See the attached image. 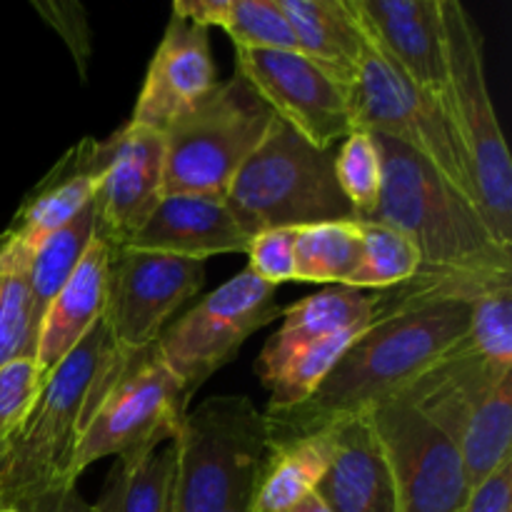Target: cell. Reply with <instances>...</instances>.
Masks as SVG:
<instances>
[{
    "mask_svg": "<svg viewBox=\"0 0 512 512\" xmlns=\"http://www.w3.org/2000/svg\"><path fill=\"white\" fill-rule=\"evenodd\" d=\"M470 308V303L445 300L378 315L308 400L265 413L268 448L318 438L403 393L430 365L463 343L470 328Z\"/></svg>",
    "mask_w": 512,
    "mask_h": 512,
    "instance_id": "1",
    "label": "cell"
},
{
    "mask_svg": "<svg viewBox=\"0 0 512 512\" xmlns=\"http://www.w3.org/2000/svg\"><path fill=\"white\" fill-rule=\"evenodd\" d=\"M383 188L375 220L408 235L420 253V270L510 273L512 248L500 245L480 210L413 150L375 135Z\"/></svg>",
    "mask_w": 512,
    "mask_h": 512,
    "instance_id": "2",
    "label": "cell"
},
{
    "mask_svg": "<svg viewBox=\"0 0 512 512\" xmlns=\"http://www.w3.org/2000/svg\"><path fill=\"white\" fill-rule=\"evenodd\" d=\"M115 345L100 320L45 378L43 390L18 433L0 453V508L23 510L70 475L83 415L95 378L113 360Z\"/></svg>",
    "mask_w": 512,
    "mask_h": 512,
    "instance_id": "3",
    "label": "cell"
},
{
    "mask_svg": "<svg viewBox=\"0 0 512 512\" xmlns=\"http://www.w3.org/2000/svg\"><path fill=\"white\" fill-rule=\"evenodd\" d=\"M173 512H250L268 458V423L253 400L218 395L188 410L173 440Z\"/></svg>",
    "mask_w": 512,
    "mask_h": 512,
    "instance_id": "4",
    "label": "cell"
},
{
    "mask_svg": "<svg viewBox=\"0 0 512 512\" xmlns=\"http://www.w3.org/2000/svg\"><path fill=\"white\" fill-rule=\"evenodd\" d=\"M190 395L165 368L155 345L130 358L113 355L95 378L70 475L103 458L138 460L178 435Z\"/></svg>",
    "mask_w": 512,
    "mask_h": 512,
    "instance_id": "5",
    "label": "cell"
},
{
    "mask_svg": "<svg viewBox=\"0 0 512 512\" xmlns=\"http://www.w3.org/2000/svg\"><path fill=\"white\" fill-rule=\"evenodd\" d=\"M225 200L250 238L270 228L358 220L335 178V148H313L278 118L238 170Z\"/></svg>",
    "mask_w": 512,
    "mask_h": 512,
    "instance_id": "6",
    "label": "cell"
},
{
    "mask_svg": "<svg viewBox=\"0 0 512 512\" xmlns=\"http://www.w3.org/2000/svg\"><path fill=\"white\" fill-rule=\"evenodd\" d=\"M448 55L450 120L468 160L475 205L500 245L512 248V160L485 75V38L460 0H440Z\"/></svg>",
    "mask_w": 512,
    "mask_h": 512,
    "instance_id": "7",
    "label": "cell"
},
{
    "mask_svg": "<svg viewBox=\"0 0 512 512\" xmlns=\"http://www.w3.org/2000/svg\"><path fill=\"white\" fill-rule=\"evenodd\" d=\"M275 115L238 73L163 130V195L228 193Z\"/></svg>",
    "mask_w": 512,
    "mask_h": 512,
    "instance_id": "8",
    "label": "cell"
},
{
    "mask_svg": "<svg viewBox=\"0 0 512 512\" xmlns=\"http://www.w3.org/2000/svg\"><path fill=\"white\" fill-rule=\"evenodd\" d=\"M350 108L353 130L383 135L413 150L475 205L468 160L448 110L423 93L370 38L350 85Z\"/></svg>",
    "mask_w": 512,
    "mask_h": 512,
    "instance_id": "9",
    "label": "cell"
},
{
    "mask_svg": "<svg viewBox=\"0 0 512 512\" xmlns=\"http://www.w3.org/2000/svg\"><path fill=\"white\" fill-rule=\"evenodd\" d=\"M273 285L240 270L205 295L155 340L165 368L193 398L213 373L235 360L245 340L280 315Z\"/></svg>",
    "mask_w": 512,
    "mask_h": 512,
    "instance_id": "10",
    "label": "cell"
},
{
    "mask_svg": "<svg viewBox=\"0 0 512 512\" xmlns=\"http://www.w3.org/2000/svg\"><path fill=\"white\" fill-rule=\"evenodd\" d=\"M205 263L153 250L110 248L103 323L118 358L143 353L175 310L200 293Z\"/></svg>",
    "mask_w": 512,
    "mask_h": 512,
    "instance_id": "11",
    "label": "cell"
},
{
    "mask_svg": "<svg viewBox=\"0 0 512 512\" xmlns=\"http://www.w3.org/2000/svg\"><path fill=\"white\" fill-rule=\"evenodd\" d=\"M235 73L275 118L313 148H335L353 133L350 85L293 50H235Z\"/></svg>",
    "mask_w": 512,
    "mask_h": 512,
    "instance_id": "12",
    "label": "cell"
},
{
    "mask_svg": "<svg viewBox=\"0 0 512 512\" xmlns=\"http://www.w3.org/2000/svg\"><path fill=\"white\" fill-rule=\"evenodd\" d=\"M368 415L393 473L398 512H463L470 488L458 448L400 395Z\"/></svg>",
    "mask_w": 512,
    "mask_h": 512,
    "instance_id": "13",
    "label": "cell"
},
{
    "mask_svg": "<svg viewBox=\"0 0 512 512\" xmlns=\"http://www.w3.org/2000/svg\"><path fill=\"white\" fill-rule=\"evenodd\" d=\"M108 163L95 193L98 235L120 248L145 225L163 198V133L125 123L105 138Z\"/></svg>",
    "mask_w": 512,
    "mask_h": 512,
    "instance_id": "14",
    "label": "cell"
},
{
    "mask_svg": "<svg viewBox=\"0 0 512 512\" xmlns=\"http://www.w3.org/2000/svg\"><path fill=\"white\" fill-rule=\"evenodd\" d=\"M365 35L450 115L440 0H350Z\"/></svg>",
    "mask_w": 512,
    "mask_h": 512,
    "instance_id": "15",
    "label": "cell"
},
{
    "mask_svg": "<svg viewBox=\"0 0 512 512\" xmlns=\"http://www.w3.org/2000/svg\"><path fill=\"white\" fill-rule=\"evenodd\" d=\"M218 85L208 28L170 15L128 123L163 133Z\"/></svg>",
    "mask_w": 512,
    "mask_h": 512,
    "instance_id": "16",
    "label": "cell"
},
{
    "mask_svg": "<svg viewBox=\"0 0 512 512\" xmlns=\"http://www.w3.org/2000/svg\"><path fill=\"white\" fill-rule=\"evenodd\" d=\"M108 163L105 140L83 138L65 150L58 163L25 193L3 238L30 258L35 245L83 213L98 193Z\"/></svg>",
    "mask_w": 512,
    "mask_h": 512,
    "instance_id": "17",
    "label": "cell"
},
{
    "mask_svg": "<svg viewBox=\"0 0 512 512\" xmlns=\"http://www.w3.org/2000/svg\"><path fill=\"white\" fill-rule=\"evenodd\" d=\"M250 235L223 195H163L128 248L178 255L205 263L213 255L245 253Z\"/></svg>",
    "mask_w": 512,
    "mask_h": 512,
    "instance_id": "18",
    "label": "cell"
},
{
    "mask_svg": "<svg viewBox=\"0 0 512 512\" xmlns=\"http://www.w3.org/2000/svg\"><path fill=\"white\" fill-rule=\"evenodd\" d=\"M328 465L313 493L330 512H398L393 473L370 415L330 428Z\"/></svg>",
    "mask_w": 512,
    "mask_h": 512,
    "instance_id": "19",
    "label": "cell"
},
{
    "mask_svg": "<svg viewBox=\"0 0 512 512\" xmlns=\"http://www.w3.org/2000/svg\"><path fill=\"white\" fill-rule=\"evenodd\" d=\"M108 265L110 245L95 233L75 273L40 318L33 360L38 363L43 378H48L60 360L103 320Z\"/></svg>",
    "mask_w": 512,
    "mask_h": 512,
    "instance_id": "20",
    "label": "cell"
},
{
    "mask_svg": "<svg viewBox=\"0 0 512 512\" xmlns=\"http://www.w3.org/2000/svg\"><path fill=\"white\" fill-rule=\"evenodd\" d=\"M375 318H378V293L355 290L348 285H333L288 305L280 310L283 323L270 335L255 363L260 383H268L295 350L308 348L343 330L363 328L375 323Z\"/></svg>",
    "mask_w": 512,
    "mask_h": 512,
    "instance_id": "21",
    "label": "cell"
},
{
    "mask_svg": "<svg viewBox=\"0 0 512 512\" xmlns=\"http://www.w3.org/2000/svg\"><path fill=\"white\" fill-rule=\"evenodd\" d=\"M295 35L298 53L328 70L340 83L353 85L368 35L350 0H278Z\"/></svg>",
    "mask_w": 512,
    "mask_h": 512,
    "instance_id": "22",
    "label": "cell"
},
{
    "mask_svg": "<svg viewBox=\"0 0 512 512\" xmlns=\"http://www.w3.org/2000/svg\"><path fill=\"white\" fill-rule=\"evenodd\" d=\"M328 465L325 435L268 448L250 512H290L308 498Z\"/></svg>",
    "mask_w": 512,
    "mask_h": 512,
    "instance_id": "23",
    "label": "cell"
},
{
    "mask_svg": "<svg viewBox=\"0 0 512 512\" xmlns=\"http://www.w3.org/2000/svg\"><path fill=\"white\" fill-rule=\"evenodd\" d=\"M95 233H98V210H95L93 200L83 213L75 215L68 225L50 233L48 238L40 240L33 248L28 270H25V280H28L35 325H40V318L48 310V305L53 303L60 288L75 273L85 250L93 243Z\"/></svg>",
    "mask_w": 512,
    "mask_h": 512,
    "instance_id": "24",
    "label": "cell"
},
{
    "mask_svg": "<svg viewBox=\"0 0 512 512\" xmlns=\"http://www.w3.org/2000/svg\"><path fill=\"white\" fill-rule=\"evenodd\" d=\"M173 440L138 460H115L93 512H173Z\"/></svg>",
    "mask_w": 512,
    "mask_h": 512,
    "instance_id": "25",
    "label": "cell"
},
{
    "mask_svg": "<svg viewBox=\"0 0 512 512\" xmlns=\"http://www.w3.org/2000/svg\"><path fill=\"white\" fill-rule=\"evenodd\" d=\"M295 230V283L348 285L360 263L358 220Z\"/></svg>",
    "mask_w": 512,
    "mask_h": 512,
    "instance_id": "26",
    "label": "cell"
},
{
    "mask_svg": "<svg viewBox=\"0 0 512 512\" xmlns=\"http://www.w3.org/2000/svg\"><path fill=\"white\" fill-rule=\"evenodd\" d=\"M360 228V263L348 288L383 290L408 283L420 270V253L408 235L375 220H358Z\"/></svg>",
    "mask_w": 512,
    "mask_h": 512,
    "instance_id": "27",
    "label": "cell"
},
{
    "mask_svg": "<svg viewBox=\"0 0 512 512\" xmlns=\"http://www.w3.org/2000/svg\"><path fill=\"white\" fill-rule=\"evenodd\" d=\"M28 255L0 235V365L15 358H33L38 325L33 318L28 280Z\"/></svg>",
    "mask_w": 512,
    "mask_h": 512,
    "instance_id": "28",
    "label": "cell"
},
{
    "mask_svg": "<svg viewBox=\"0 0 512 512\" xmlns=\"http://www.w3.org/2000/svg\"><path fill=\"white\" fill-rule=\"evenodd\" d=\"M365 328H368V325L343 330V333H335L330 335V338L318 340V343L308 345V348L295 350V353L280 365L278 373L265 383V388L270 390L268 410H285L308 400L310 395L320 388V383L328 378L330 370L335 368V363L343 358L345 350L358 340V335L363 333Z\"/></svg>",
    "mask_w": 512,
    "mask_h": 512,
    "instance_id": "29",
    "label": "cell"
},
{
    "mask_svg": "<svg viewBox=\"0 0 512 512\" xmlns=\"http://www.w3.org/2000/svg\"><path fill=\"white\" fill-rule=\"evenodd\" d=\"M335 178L358 220L368 218L383 188V163L373 133L353 130L340 148H335Z\"/></svg>",
    "mask_w": 512,
    "mask_h": 512,
    "instance_id": "30",
    "label": "cell"
},
{
    "mask_svg": "<svg viewBox=\"0 0 512 512\" xmlns=\"http://www.w3.org/2000/svg\"><path fill=\"white\" fill-rule=\"evenodd\" d=\"M220 28L235 43V50H293L295 35L278 0H230Z\"/></svg>",
    "mask_w": 512,
    "mask_h": 512,
    "instance_id": "31",
    "label": "cell"
},
{
    "mask_svg": "<svg viewBox=\"0 0 512 512\" xmlns=\"http://www.w3.org/2000/svg\"><path fill=\"white\" fill-rule=\"evenodd\" d=\"M465 340L495 370H512V285L475 300Z\"/></svg>",
    "mask_w": 512,
    "mask_h": 512,
    "instance_id": "32",
    "label": "cell"
},
{
    "mask_svg": "<svg viewBox=\"0 0 512 512\" xmlns=\"http://www.w3.org/2000/svg\"><path fill=\"white\" fill-rule=\"evenodd\" d=\"M43 385L45 378L33 358H15L0 365V448L18 433Z\"/></svg>",
    "mask_w": 512,
    "mask_h": 512,
    "instance_id": "33",
    "label": "cell"
},
{
    "mask_svg": "<svg viewBox=\"0 0 512 512\" xmlns=\"http://www.w3.org/2000/svg\"><path fill=\"white\" fill-rule=\"evenodd\" d=\"M248 270L263 283L278 285L295 283V230L270 228L255 233L248 243Z\"/></svg>",
    "mask_w": 512,
    "mask_h": 512,
    "instance_id": "34",
    "label": "cell"
},
{
    "mask_svg": "<svg viewBox=\"0 0 512 512\" xmlns=\"http://www.w3.org/2000/svg\"><path fill=\"white\" fill-rule=\"evenodd\" d=\"M33 8L43 15L50 28L58 30V35L65 40L75 63H78L80 75L85 78V65H88L90 53H93V45H90V28L83 5L48 0V3H33Z\"/></svg>",
    "mask_w": 512,
    "mask_h": 512,
    "instance_id": "35",
    "label": "cell"
},
{
    "mask_svg": "<svg viewBox=\"0 0 512 512\" xmlns=\"http://www.w3.org/2000/svg\"><path fill=\"white\" fill-rule=\"evenodd\" d=\"M463 512H512V460L470 488Z\"/></svg>",
    "mask_w": 512,
    "mask_h": 512,
    "instance_id": "36",
    "label": "cell"
},
{
    "mask_svg": "<svg viewBox=\"0 0 512 512\" xmlns=\"http://www.w3.org/2000/svg\"><path fill=\"white\" fill-rule=\"evenodd\" d=\"M20 512H93V505L80 495L78 485H58V488L38 495Z\"/></svg>",
    "mask_w": 512,
    "mask_h": 512,
    "instance_id": "37",
    "label": "cell"
},
{
    "mask_svg": "<svg viewBox=\"0 0 512 512\" xmlns=\"http://www.w3.org/2000/svg\"><path fill=\"white\" fill-rule=\"evenodd\" d=\"M228 3L230 0H175L173 15L210 30V25H223Z\"/></svg>",
    "mask_w": 512,
    "mask_h": 512,
    "instance_id": "38",
    "label": "cell"
},
{
    "mask_svg": "<svg viewBox=\"0 0 512 512\" xmlns=\"http://www.w3.org/2000/svg\"><path fill=\"white\" fill-rule=\"evenodd\" d=\"M290 512H330V510L325 508L323 503H320V500H318V495H315V493H310L308 498H305V500H300V503L295 505V508L290 510Z\"/></svg>",
    "mask_w": 512,
    "mask_h": 512,
    "instance_id": "39",
    "label": "cell"
},
{
    "mask_svg": "<svg viewBox=\"0 0 512 512\" xmlns=\"http://www.w3.org/2000/svg\"><path fill=\"white\" fill-rule=\"evenodd\" d=\"M0 512H20V510H15V508H0Z\"/></svg>",
    "mask_w": 512,
    "mask_h": 512,
    "instance_id": "40",
    "label": "cell"
},
{
    "mask_svg": "<svg viewBox=\"0 0 512 512\" xmlns=\"http://www.w3.org/2000/svg\"><path fill=\"white\" fill-rule=\"evenodd\" d=\"M0 453H3V448H0Z\"/></svg>",
    "mask_w": 512,
    "mask_h": 512,
    "instance_id": "41",
    "label": "cell"
}]
</instances>
